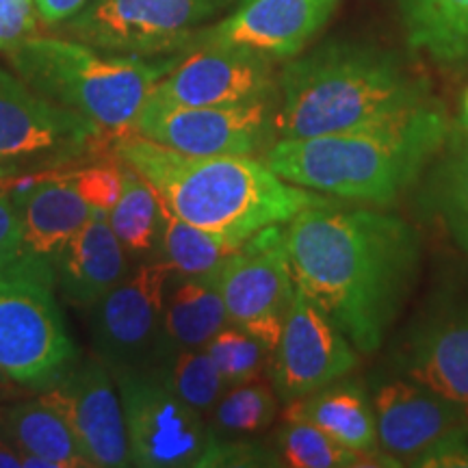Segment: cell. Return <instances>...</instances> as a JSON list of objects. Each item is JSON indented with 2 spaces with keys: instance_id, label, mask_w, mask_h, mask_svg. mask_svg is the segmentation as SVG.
<instances>
[{
  "instance_id": "cell-1",
  "label": "cell",
  "mask_w": 468,
  "mask_h": 468,
  "mask_svg": "<svg viewBox=\"0 0 468 468\" xmlns=\"http://www.w3.org/2000/svg\"><path fill=\"white\" fill-rule=\"evenodd\" d=\"M284 243L297 289L362 354L388 335L419 273V234L406 219L368 208H303Z\"/></svg>"
},
{
  "instance_id": "cell-2",
  "label": "cell",
  "mask_w": 468,
  "mask_h": 468,
  "mask_svg": "<svg viewBox=\"0 0 468 468\" xmlns=\"http://www.w3.org/2000/svg\"><path fill=\"white\" fill-rule=\"evenodd\" d=\"M111 148L178 218L239 243L262 228L286 224L303 208L327 204L248 154H185L134 133L115 137Z\"/></svg>"
},
{
  "instance_id": "cell-3",
  "label": "cell",
  "mask_w": 468,
  "mask_h": 468,
  "mask_svg": "<svg viewBox=\"0 0 468 468\" xmlns=\"http://www.w3.org/2000/svg\"><path fill=\"white\" fill-rule=\"evenodd\" d=\"M280 139L354 133L390 124L431 102L423 79L393 52L335 42L295 58L278 80Z\"/></svg>"
},
{
  "instance_id": "cell-4",
  "label": "cell",
  "mask_w": 468,
  "mask_h": 468,
  "mask_svg": "<svg viewBox=\"0 0 468 468\" xmlns=\"http://www.w3.org/2000/svg\"><path fill=\"white\" fill-rule=\"evenodd\" d=\"M449 133L444 111L430 102L367 131L280 139L262 161L286 183L345 200L388 204L417 183Z\"/></svg>"
},
{
  "instance_id": "cell-5",
  "label": "cell",
  "mask_w": 468,
  "mask_h": 468,
  "mask_svg": "<svg viewBox=\"0 0 468 468\" xmlns=\"http://www.w3.org/2000/svg\"><path fill=\"white\" fill-rule=\"evenodd\" d=\"M14 72L48 101L87 117L111 137L131 133L169 61L111 55L69 37L33 35L5 52Z\"/></svg>"
},
{
  "instance_id": "cell-6",
  "label": "cell",
  "mask_w": 468,
  "mask_h": 468,
  "mask_svg": "<svg viewBox=\"0 0 468 468\" xmlns=\"http://www.w3.org/2000/svg\"><path fill=\"white\" fill-rule=\"evenodd\" d=\"M76 360L79 349L57 303L55 280L22 265L0 273V376L44 390Z\"/></svg>"
},
{
  "instance_id": "cell-7",
  "label": "cell",
  "mask_w": 468,
  "mask_h": 468,
  "mask_svg": "<svg viewBox=\"0 0 468 468\" xmlns=\"http://www.w3.org/2000/svg\"><path fill=\"white\" fill-rule=\"evenodd\" d=\"M113 137L0 68V163L44 172L107 152Z\"/></svg>"
},
{
  "instance_id": "cell-8",
  "label": "cell",
  "mask_w": 468,
  "mask_h": 468,
  "mask_svg": "<svg viewBox=\"0 0 468 468\" xmlns=\"http://www.w3.org/2000/svg\"><path fill=\"white\" fill-rule=\"evenodd\" d=\"M113 378L124 410L133 466H207L218 438L202 412L176 397L145 368L117 371Z\"/></svg>"
},
{
  "instance_id": "cell-9",
  "label": "cell",
  "mask_w": 468,
  "mask_h": 468,
  "mask_svg": "<svg viewBox=\"0 0 468 468\" xmlns=\"http://www.w3.org/2000/svg\"><path fill=\"white\" fill-rule=\"evenodd\" d=\"M224 0H90L63 27L69 39L111 55L154 58L189 46Z\"/></svg>"
},
{
  "instance_id": "cell-10",
  "label": "cell",
  "mask_w": 468,
  "mask_h": 468,
  "mask_svg": "<svg viewBox=\"0 0 468 468\" xmlns=\"http://www.w3.org/2000/svg\"><path fill=\"white\" fill-rule=\"evenodd\" d=\"M219 291L228 321L276 349L297 291L282 224L251 234L221 262Z\"/></svg>"
},
{
  "instance_id": "cell-11",
  "label": "cell",
  "mask_w": 468,
  "mask_h": 468,
  "mask_svg": "<svg viewBox=\"0 0 468 468\" xmlns=\"http://www.w3.org/2000/svg\"><path fill=\"white\" fill-rule=\"evenodd\" d=\"M174 269L163 259L137 262L91 306V347L111 373L148 368L163 324V297Z\"/></svg>"
},
{
  "instance_id": "cell-12",
  "label": "cell",
  "mask_w": 468,
  "mask_h": 468,
  "mask_svg": "<svg viewBox=\"0 0 468 468\" xmlns=\"http://www.w3.org/2000/svg\"><path fill=\"white\" fill-rule=\"evenodd\" d=\"M276 90L271 58L237 46L189 44L169 61L148 101L172 107H221L271 101Z\"/></svg>"
},
{
  "instance_id": "cell-13",
  "label": "cell",
  "mask_w": 468,
  "mask_h": 468,
  "mask_svg": "<svg viewBox=\"0 0 468 468\" xmlns=\"http://www.w3.org/2000/svg\"><path fill=\"white\" fill-rule=\"evenodd\" d=\"M37 397L66 420L91 468L133 466L120 390L102 360L79 358Z\"/></svg>"
},
{
  "instance_id": "cell-14",
  "label": "cell",
  "mask_w": 468,
  "mask_h": 468,
  "mask_svg": "<svg viewBox=\"0 0 468 468\" xmlns=\"http://www.w3.org/2000/svg\"><path fill=\"white\" fill-rule=\"evenodd\" d=\"M358 365L356 347L302 289L295 291L282 335L269 360V378L278 399L291 403L336 379Z\"/></svg>"
},
{
  "instance_id": "cell-15",
  "label": "cell",
  "mask_w": 468,
  "mask_h": 468,
  "mask_svg": "<svg viewBox=\"0 0 468 468\" xmlns=\"http://www.w3.org/2000/svg\"><path fill=\"white\" fill-rule=\"evenodd\" d=\"M273 128L269 101L221 107H172L148 101L134 120V134L185 154H248L265 144Z\"/></svg>"
},
{
  "instance_id": "cell-16",
  "label": "cell",
  "mask_w": 468,
  "mask_h": 468,
  "mask_svg": "<svg viewBox=\"0 0 468 468\" xmlns=\"http://www.w3.org/2000/svg\"><path fill=\"white\" fill-rule=\"evenodd\" d=\"M401 376L468 412V297L436 300L403 335L395 354Z\"/></svg>"
},
{
  "instance_id": "cell-17",
  "label": "cell",
  "mask_w": 468,
  "mask_h": 468,
  "mask_svg": "<svg viewBox=\"0 0 468 468\" xmlns=\"http://www.w3.org/2000/svg\"><path fill=\"white\" fill-rule=\"evenodd\" d=\"M338 0H241L219 25L193 35L189 44L237 46L271 58H292L327 25ZM186 48V46H185Z\"/></svg>"
},
{
  "instance_id": "cell-18",
  "label": "cell",
  "mask_w": 468,
  "mask_h": 468,
  "mask_svg": "<svg viewBox=\"0 0 468 468\" xmlns=\"http://www.w3.org/2000/svg\"><path fill=\"white\" fill-rule=\"evenodd\" d=\"M371 406L379 447L390 460L412 462L442 434L468 419L460 403L408 378L378 384Z\"/></svg>"
},
{
  "instance_id": "cell-19",
  "label": "cell",
  "mask_w": 468,
  "mask_h": 468,
  "mask_svg": "<svg viewBox=\"0 0 468 468\" xmlns=\"http://www.w3.org/2000/svg\"><path fill=\"white\" fill-rule=\"evenodd\" d=\"M131 271L124 245L109 224V213L91 208L90 218L63 248L55 286L69 306L91 308Z\"/></svg>"
},
{
  "instance_id": "cell-20",
  "label": "cell",
  "mask_w": 468,
  "mask_h": 468,
  "mask_svg": "<svg viewBox=\"0 0 468 468\" xmlns=\"http://www.w3.org/2000/svg\"><path fill=\"white\" fill-rule=\"evenodd\" d=\"M90 213L91 207L68 178V165L46 169L25 197V241L16 265L55 280L58 256Z\"/></svg>"
},
{
  "instance_id": "cell-21",
  "label": "cell",
  "mask_w": 468,
  "mask_h": 468,
  "mask_svg": "<svg viewBox=\"0 0 468 468\" xmlns=\"http://www.w3.org/2000/svg\"><path fill=\"white\" fill-rule=\"evenodd\" d=\"M219 267L200 276L176 271L169 276L163 297L161 336L152 362L178 349L204 347L221 327L230 324L219 291Z\"/></svg>"
},
{
  "instance_id": "cell-22",
  "label": "cell",
  "mask_w": 468,
  "mask_h": 468,
  "mask_svg": "<svg viewBox=\"0 0 468 468\" xmlns=\"http://www.w3.org/2000/svg\"><path fill=\"white\" fill-rule=\"evenodd\" d=\"M286 420L317 425L362 458L378 455V425L365 386L356 379H336L325 388L286 403Z\"/></svg>"
},
{
  "instance_id": "cell-23",
  "label": "cell",
  "mask_w": 468,
  "mask_h": 468,
  "mask_svg": "<svg viewBox=\"0 0 468 468\" xmlns=\"http://www.w3.org/2000/svg\"><path fill=\"white\" fill-rule=\"evenodd\" d=\"M0 425L20 449L25 468H91L66 420L39 397L0 406Z\"/></svg>"
},
{
  "instance_id": "cell-24",
  "label": "cell",
  "mask_w": 468,
  "mask_h": 468,
  "mask_svg": "<svg viewBox=\"0 0 468 468\" xmlns=\"http://www.w3.org/2000/svg\"><path fill=\"white\" fill-rule=\"evenodd\" d=\"M410 48L438 63L468 61V0H399Z\"/></svg>"
},
{
  "instance_id": "cell-25",
  "label": "cell",
  "mask_w": 468,
  "mask_h": 468,
  "mask_svg": "<svg viewBox=\"0 0 468 468\" xmlns=\"http://www.w3.org/2000/svg\"><path fill=\"white\" fill-rule=\"evenodd\" d=\"M122 163V193L109 210V224L134 262L161 259V197L142 174Z\"/></svg>"
},
{
  "instance_id": "cell-26",
  "label": "cell",
  "mask_w": 468,
  "mask_h": 468,
  "mask_svg": "<svg viewBox=\"0 0 468 468\" xmlns=\"http://www.w3.org/2000/svg\"><path fill=\"white\" fill-rule=\"evenodd\" d=\"M161 197V196H159ZM163 237L161 259L169 262L176 273L200 276L218 269L228 256L234 254L243 243L228 239L224 234L204 230L185 221L161 200Z\"/></svg>"
},
{
  "instance_id": "cell-27",
  "label": "cell",
  "mask_w": 468,
  "mask_h": 468,
  "mask_svg": "<svg viewBox=\"0 0 468 468\" xmlns=\"http://www.w3.org/2000/svg\"><path fill=\"white\" fill-rule=\"evenodd\" d=\"M156 376L176 397L189 403L193 410L210 414L219 397L228 388L219 368L204 347H186L172 351L145 368Z\"/></svg>"
},
{
  "instance_id": "cell-28",
  "label": "cell",
  "mask_w": 468,
  "mask_h": 468,
  "mask_svg": "<svg viewBox=\"0 0 468 468\" xmlns=\"http://www.w3.org/2000/svg\"><path fill=\"white\" fill-rule=\"evenodd\" d=\"M278 395L273 386L259 379L234 384L224 390L215 408L210 410V430L219 441L259 434L278 417Z\"/></svg>"
},
{
  "instance_id": "cell-29",
  "label": "cell",
  "mask_w": 468,
  "mask_h": 468,
  "mask_svg": "<svg viewBox=\"0 0 468 468\" xmlns=\"http://www.w3.org/2000/svg\"><path fill=\"white\" fill-rule=\"evenodd\" d=\"M273 452L280 466L292 468H338L362 466L367 458L335 441L317 425L303 420H286L273 436Z\"/></svg>"
},
{
  "instance_id": "cell-30",
  "label": "cell",
  "mask_w": 468,
  "mask_h": 468,
  "mask_svg": "<svg viewBox=\"0 0 468 468\" xmlns=\"http://www.w3.org/2000/svg\"><path fill=\"white\" fill-rule=\"evenodd\" d=\"M228 386L259 379L269 368L271 349L243 327L228 324L204 345Z\"/></svg>"
},
{
  "instance_id": "cell-31",
  "label": "cell",
  "mask_w": 468,
  "mask_h": 468,
  "mask_svg": "<svg viewBox=\"0 0 468 468\" xmlns=\"http://www.w3.org/2000/svg\"><path fill=\"white\" fill-rule=\"evenodd\" d=\"M423 202L431 210L452 218L468 215V131L460 128L455 133L447 154L438 161L430 183L425 186Z\"/></svg>"
},
{
  "instance_id": "cell-32",
  "label": "cell",
  "mask_w": 468,
  "mask_h": 468,
  "mask_svg": "<svg viewBox=\"0 0 468 468\" xmlns=\"http://www.w3.org/2000/svg\"><path fill=\"white\" fill-rule=\"evenodd\" d=\"M68 178L72 180L76 191L91 208H101L109 213L120 200L122 163L113 148L104 152L101 161L80 167H68Z\"/></svg>"
},
{
  "instance_id": "cell-33",
  "label": "cell",
  "mask_w": 468,
  "mask_h": 468,
  "mask_svg": "<svg viewBox=\"0 0 468 468\" xmlns=\"http://www.w3.org/2000/svg\"><path fill=\"white\" fill-rule=\"evenodd\" d=\"M25 241V204L0 186V273L9 271L20 261Z\"/></svg>"
},
{
  "instance_id": "cell-34",
  "label": "cell",
  "mask_w": 468,
  "mask_h": 468,
  "mask_svg": "<svg viewBox=\"0 0 468 468\" xmlns=\"http://www.w3.org/2000/svg\"><path fill=\"white\" fill-rule=\"evenodd\" d=\"M35 0H0V52H9L37 35Z\"/></svg>"
},
{
  "instance_id": "cell-35",
  "label": "cell",
  "mask_w": 468,
  "mask_h": 468,
  "mask_svg": "<svg viewBox=\"0 0 468 468\" xmlns=\"http://www.w3.org/2000/svg\"><path fill=\"white\" fill-rule=\"evenodd\" d=\"M412 466L423 468H462L468 466V419L442 434L434 444L417 455Z\"/></svg>"
},
{
  "instance_id": "cell-36",
  "label": "cell",
  "mask_w": 468,
  "mask_h": 468,
  "mask_svg": "<svg viewBox=\"0 0 468 468\" xmlns=\"http://www.w3.org/2000/svg\"><path fill=\"white\" fill-rule=\"evenodd\" d=\"M90 0H35L39 22L46 27H61L85 9Z\"/></svg>"
},
{
  "instance_id": "cell-37",
  "label": "cell",
  "mask_w": 468,
  "mask_h": 468,
  "mask_svg": "<svg viewBox=\"0 0 468 468\" xmlns=\"http://www.w3.org/2000/svg\"><path fill=\"white\" fill-rule=\"evenodd\" d=\"M0 468H22V453L0 425Z\"/></svg>"
},
{
  "instance_id": "cell-38",
  "label": "cell",
  "mask_w": 468,
  "mask_h": 468,
  "mask_svg": "<svg viewBox=\"0 0 468 468\" xmlns=\"http://www.w3.org/2000/svg\"><path fill=\"white\" fill-rule=\"evenodd\" d=\"M444 221H447L452 237L468 254V215H452V218H444Z\"/></svg>"
},
{
  "instance_id": "cell-39",
  "label": "cell",
  "mask_w": 468,
  "mask_h": 468,
  "mask_svg": "<svg viewBox=\"0 0 468 468\" xmlns=\"http://www.w3.org/2000/svg\"><path fill=\"white\" fill-rule=\"evenodd\" d=\"M20 174H25V172H20V169L0 163V186H7L11 180H14L16 176H20Z\"/></svg>"
},
{
  "instance_id": "cell-40",
  "label": "cell",
  "mask_w": 468,
  "mask_h": 468,
  "mask_svg": "<svg viewBox=\"0 0 468 468\" xmlns=\"http://www.w3.org/2000/svg\"><path fill=\"white\" fill-rule=\"evenodd\" d=\"M462 126L468 128V90L462 96Z\"/></svg>"
},
{
  "instance_id": "cell-41",
  "label": "cell",
  "mask_w": 468,
  "mask_h": 468,
  "mask_svg": "<svg viewBox=\"0 0 468 468\" xmlns=\"http://www.w3.org/2000/svg\"><path fill=\"white\" fill-rule=\"evenodd\" d=\"M7 379H5L3 376H0V401H3V397H5V388H7Z\"/></svg>"
},
{
  "instance_id": "cell-42",
  "label": "cell",
  "mask_w": 468,
  "mask_h": 468,
  "mask_svg": "<svg viewBox=\"0 0 468 468\" xmlns=\"http://www.w3.org/2000/svg\"><path fill=\"white\" fill-rule=\"evenodd\" d=\"M462 128H464V126H462ZM466 131H468V128H466Z\"/></svg>"
}]
</instances>
